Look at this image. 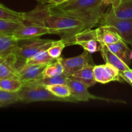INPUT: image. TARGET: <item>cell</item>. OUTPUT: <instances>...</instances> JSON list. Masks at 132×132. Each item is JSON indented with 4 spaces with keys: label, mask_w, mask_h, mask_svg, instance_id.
Returning a JSON list of instances; mask_svg holds the SVG:
<instances>
[{
    "label": "cell",
    "mask_w": 132,
    "mask_h": 132,
    "mask_svg": "<svg viewBox=\"0 0 132 132\" xmlns=\"http://www.w3.org/2000/svg\"><path fill=\"white\" fill-rule=\"evenodd\" d=\"M96 30L100 44H104L106 45H111L121 39L116 32L107 27L100 26L96 29Z\"/></svg>",
    "instance_id": "obj_18"
},
{
    "label": "cell",
    "mask_w": 132,
    "mask_h": 132,
    "mask_svg": "<svg viewBox=\"0 0 132 132\" xmlns=\"http://www.w3.org/2000/svg\"><path fill=\"white\" fill-rule=\"evenodd\" d=\"M39 3H42V4H48L50 0H36Z\"/></svg>",
    "instance_id": "obj_31"
},
{
    "label": "cell",
    "mask_w": 132,
    "mask_h": 132,
    "mask_svg": "<svg viewBox=\"0 0 132 132\" xmlns=\"http://www.w3.org/2000/svg\"><path fill=\"white\" fill-rule=\"evenodd\" d=\"M14 54L4 58H0V79H19L15 66Z\"/></svg>",
    "instance_id": "obj_12"
},
{
    "label": "cell",
    "mask_w": 132,
    "mask_h": 132,
    "mask_svg": "<svg viewBox=\"0 0 132 132\" xmlns=\"http://www.w3.org/2000/svg\"><path fill=\"white\" fill-rule=\"evenodd\" d=\"M20 102L18 92H8L0 90V107L6 106Z\"/></svg>",
    "instance_id": "obj_24"
},
{
    "label": "cell",
    "mask_w": 132,
    "mask_h": 132,
    "mask_svg": "<svg viewBox=\"0 0 132 132\" xmlns=\"http://www.w3.org/2000/svg\"><path fill=\"white\" fill-rule=\"evenodd\" d=\"M23 86L19 79L8 78L0 79V90L8 92H18Z\"/></svg>",
    "instance_id": "obj_21"
},
{
    "label": "cell",
    "mask_w": 132,
    "mask_h": 132,
    "mask_svg": "<svg viewBox=\"0 0 132 132\" xmlns=\"http://www.w3.org/2000/svg\"><path fill=\"white\" fill-rule=\"evenodd\" d=\"M110 51L119 57L127 65L129 66L131 63V51L128 46V44L123 40H119L114 44L107 45Z\"/></svg>",
    "instance_id": "obj_17"
},
{
    "label": "cell",
    "mask_w": 132,
    "mask_h": 132,
    "mask_svg": "<svg viewBox=\"0 0 132 132\" xmlns=\"http://www.w3.org/2000/svg\"><path fill=\"white\" fill-rule=\"evenodd\" d=\"M120 77H122L124 81L132 85V70L129 68V70L124 71L122 72H120Z\"/></svg>",
    "instance_id": "obj_28"
},
{
    "label": "cell",
    "mask_w": 132,
    "mask_h": 132,
    "mask_svg": "<svg viewBox=\"0 0 132 132\" xmlns=\"http://www.w3.org/2000/svg\"><path fill=\"white\" fill-rule=\"evenodd\" d=\"M100 52L101 55H102L105 63L110 64L115 67V68L119 70L120 72H122L129 69V66L127 65L119 57L116 56L115 54L110 51L107 45L100 44Z\"/></svg>",
    "instance_id": "obj_14"
},
{
    "label": "cell",
    "mask_w": 132,
    "mask_h": 132,
    "mask_svg": "<svg viewBox=\"0 0 132 132\" xmlns=\"http://www.w3.org/2000/svg\"><path fill=\"white\" fill-rule=\"evenodd\" d=\"M67 85H68L71 90V96L73 97L77 102H85L88 101L90 99H95V100L98 99V100L106 101H113V100H111L107 98L97 97L90 94L88 91V87L86 85L71 76L68 77Z\"/></svg>",
    "instance_id": "obj_8"
},
{
    "label": "cell",
    "mask_w": 132,
    "mask_h": 132,
    "mask_svg": "<svg viewBox=\"0 0 132 132\" xmlns=\"http://www.w3.org/2000/svg\"><path fill=\"white\" fill-rule=\"evenodd\" d=\"M19 46V41L12 34H5L0 39V58L14 54Z\"/></svg>",
    "instance_id": "obj_15"
},
{
    "label": "cell",
    "mask_w": 132,
    "mask_h": 132,
    "mask_svg": "<svg viewBox=\"0 0 132 132\" xmlns=\"http://www.w3.org/2000/svg\"><path fill=\"white\" fill-rule=\"evenodd\" d=\"M111 9L114 15L120 19H132V0H115Z\"/></svg>",
    "instance_id": "obj_13"
},
{
    "label": "cell",
    "mask_w": 132,
    "mask_h": 132,
    "mask_svg": "<svg viewBox=\"0 0 132 132\" xmlns=\"http://www.w3.org/2000/svg\"><path fill=\"white\" fill-rule=\"evenodd\" d=\"M63 67V74L71 76L74 73L87 64L94 65L91 54L84 50L80 55L70 58H58Z\"/></svg>",
    "instance_id": "obj_6"
},
{
    "label": "cell",
    "mask_w": 132,
    "mask_h": 132,
    "mask_svg": "<svg viewBox=\"0 0 132 132\" xmlns=\"http://www.w3.org/2000/svg\"><path fill=\"white\" fill-rule=\"evenodd\" d=\"M16 50L14 55L16 57V68L25 64L28 58L31 57L37 53L43 50H47L50 46L54 45L57 41L51 39H43L38 37L31 39L23 40Z\"/></svg>",
    "instance_id": "obj_4"
},
{
    "label": "cell",
    "mask_w": 132,
    "mask_h": 132,
    "mask_svg": "<svg viewBox=\"0 0 132 132\" xmlns=\"http://www.w3.org/2000/svg\"><path fill=\"white\" fill-rule=\"evenodd\" d=\"M107 6L103 0H69L51 7L57 12L82 22L85 29H91L99 24Z\"/></svg>",
    "instance_id": "obj_2"
},
{
    "label": "cell",
    "mask_w": 132,
    "mask_h": 132,
    "mask_svg": "<svg viewBox=\"0 0 132 132\" xmlns=\"http://www.w3.org/2000/svg\"><path fill=\"white\" fill-rule=\"evenodd\" d=\"M0 19L25 23L24 12L14 11L0 3Z\"/></svg>",
    "instance_id": "obj_20"
},
{
    "label": "cell",
    "mask_w": 132,
    "mask_h": 132,
    "mask_svg": "<svg viewBox=\"0 0 132 132\" xmlns=\"http://www.w3.org/2000/svg\"><path fill=\"white\" fill-rule=\"evenodd\" d=\"M45 86L49 92L58 97L63 99H68L71 97V90L67 84H60Z\"/></svg>",
    "instance_id": "obj_22"
},
{
    "label": "cell",
    "mask_w": 132,
    "mask_h": 132,
    "mask_svg": "<svg viewBox=\"0 0 132 132\" xmlns=\"http://www.w3.org/2000/svg\"><path fill=\"white\" fill-rule=\"evenodd\" d=\"M46 66L24 64L16 68L19 79L23 84L38 81L42 77L43 71Z\"/></svg>",
    "instance_id": "obj_11"
},
{
    "label": "cell",
    "mask_w": 132,
    "mask_h": 132,
    "mask_svg": "<svg viewBox=\"0 0 132 132\" xmlns=\"http://www.w3.org/2000/svg\"><path fill=\"white\" fill-rule=\"evenodd\" d=\"M6 34H3V33H1V32H0V39L1 38V37H3V36H4V35H5Z\"/></svg>",
    "instance_id": "obj_32"
},
{
    "label": "cell",
    "mask_w": 132,
    "mask_h": 132,
    "mask_svg": "<svg viewBox=\"0 0 132 132\" xmlns=\"http://www.w3.org/2000/svg\"><path fill=\"white\" fill-rule=\"evenodd\" d=\"M23 23L0 19V32L12 34Z\"/></svg>",
    "instance_id": "obj_26"
},
{
    "label": "cell",
    "mask_w": 132,
    "mask_h": 132,
    "mask_svg": "<svg viewBox=\"0 0 132 132\" xmlns=\"http://www.w3.org/2000/svg\"><path fill=\"white\" fill-rule=\"evenodd\" d=\"M20 102L31 103L40 101H58L77 103L73 97L63 99L56 96L37 81L23 83L21 89L18 92Z\"/></svg>",
    "instance_id": "obj_3"
},
{
    "label": "cell",
    "mask_w": 132,
    "mask_h": 132,
    "mask_svg": "<svg viewBox=\"0 0 132 132\" xmlns=\"http://www.w3.org/2000/svg\"><path fill=\"white\" fill-rule=\"evenodd\" d=\"M46 34H51L50 31L47 27L38 24L23 23L12 34L18 41L37 38Z\"/></svg>",
    "instance_id": "obj_9"
},
{
    "label": "cell",
    "mask_w": 132,
    "mask_h": 132,
    "mask_svg": "<svg viewBox=\"0 0 132 132\" xmlns=\"http://www.w3.org/2000/svg\"><path fill=\"white\" fill-rule=\"evenodd\" d=\"M94 65L87 64L82 69L79 70L77 72L74 73L71 77L82 82L83 84L86 85L88 88L91 87L97 82L94 78V72H93Z\"/></svg>",
    "instance_id": "obj_16"
},
{
    "label": "cell",
    "mask_w": 132,
    "mask_h": 132,
    "mask_svg": "<svg viewBox=\"0 0 132 132\" xmlns=\"http://www.w3.org/2000/svg\"><path fill=\"white\" fill-rule=\"evenodd\" d=\"M24 21L47 27L51 34L59 36L67 46L72 45L75 36L85 29L82 22L57 12L49 4L39 3L33 10L24 12Z\"/></svg>",
    "instance_id": "obj_1"
},
{
    "label": "cell",
    "mask_w": 132,
    "mask_h": 132,
    "mask_svg": "<svg viewBox=\"0 0 132 132\" xmlns=\"http://www.w3.org/2000/svg\"><path fill=\"white\" fill-rule=\"evenodd\" d=\"M67 1L69 0H50L48 4H49L50 6H58V5H61Z\"/></svg>",
    "instance_id": "obj_29"
},
{
    "label": "cell",
    "mask_w": 132,
    "mask_h": 132,
    "mask_svg": "<svg viewBox=\"0 0 132 132\" xmlns=\"http://www.w3.org/2000/svg\"><path fill=\"white\" fill-rule=\"evenodd\" d=\"M63 73V67L59 59L47 64L43 71L42 77H53L62 75Z\"/></svg>",
    "instance_id": "obj_23"
},
{
    "label": "cell",
    "mask_w": 132,
    "mask_h": 132,
    "mask_svg": "<svg viewBox=\"0 0 132 132\" xmlns=\"http://www.w3.org/2000/svg\"><path fill=\"white\" fill-rule=\"evenodd\" d=\"M66 46L67 45L64 41L60 39L47 49V52L50 57L54 59H58L60 57L62 51Z\"/></svg>",
    "instance_id": "obj_27"
},
{
    "label": "cell",
    "mask_w": 132,
    "mask_h": 132,
    "mask_svg": "<svg viewBox=\"0 0 132 132\" xmlns=\"http://www.w3.org/2000/svg\"><path fill=\"white\" fill-rule=\"evenodd\" d=\"M56 59H54L49 55L47 50H43L28 58L26 61L25 64L32 65H47L55 61Z\"/></svg>",
    "instance_id": "obj_19"
},
{
    "label": "cell",
    "mask_w": 132,
    "mask_h": 132,
    "mask_svg": "<svg viewBox=\"0 0 132 132\" xmlns=\"http://www.w3.org/2000/svg\"><path fill=\"white\" fill-rule=\"evenodd\" d=\"M115 1V0H103L104 3L106 5H107V6L111 5Z\"/></svg>",
    "instance_id": "obj_30"
},
{
    "label": "cell",
    "mask_w": 132,
    "mask_h": 132,
    "mask_svg": "<svg viewBox=\"0 0 132 132\" xmlns=\"http://www.w3.org/2000/svg\"><path fill=\"white\" fill-rule=\"evenodd\" d=\"M77 45L91 54L100 52V44L98 42L97 30L91 29H84L75 36L72 45Z\"/></svg>",
    "instance_id": "obj_7"
},
{
    "label": "cell",
    "mask_w": 132,
    "mask_h": 132,
    "mask_svg": "<svg viewBox=\"0 0 132 132\" xmlns=\"http://www.w3.org/2000/svg\"><path fill=\"white\" fill-rule=\"evenodd\" d=\"M67 79L68 76L63 73L60 76H53V77H42L37 81L44 86H49V85H60V84H67Z\"/></svg>",
    "instance_id": "obj_25"
},
{
    "label": "cell",
    "mask_w": 132,
    "mask_h": 132,
    "mask_svg": "<svg viewBox=\"0 0 132 132\" xmlns=\"http://www.w3.org/2000/svg\"><path fill=\"white\" fill-rule=\"evenodd\" d=\"M100 26L107 27L118 34L122 40L132 46V19L118 18L112 10L104 12L99 22Z\"/></svg>",
    "instance_id": "obj_5"
},
{
    "label": "cell",
    "mask_w": 132,
    "mask_h": 132,
    "mask_svg": "<svg viewBox=\"0 0 132 132\" xmlns=\"http://www.w3.org/2000/svg\"><path fill=\"white\" fill-rule=\"evenodd\" d=\"M93 72L97 82L106 84L112 81H121L119 70L110 64L94 65Z\"/></svg>",
    "instance_id": "obj_10"
}]
</instances>
